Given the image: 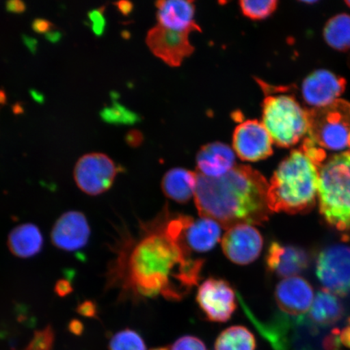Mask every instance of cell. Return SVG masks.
I'll return each instance as SVG.
<instances>
[{
    "mask_svg": "<svg viewBox=\"0 0 350 350\" xmlns=\"http://www.w3.org/2000/svg\"><path fill=\"white\" fill-rule=\"evenodd\" d=\"M191 217L167 206L137 228L116 229L105 273V291H117L122 303L137 304L157 297L179 301L199 284L204 260L187 247L185 230Z\"/></svg>",
    "mask_w": 350,
    "mask_h": 350,
    "instance_id": "6da1fadb",
    "label": "cell"
},
{
    "mask_svg": "<svg viewBox=\"0 0 350 350\" xmlns=\"http://www.w3.org/2000/svg\"><path fill=\"white\" fill-rule=\"evenodd\" d=\"M269 183L249 165H235L220 178L197 173L195 200L201 217L228 230L240 224L264 225L269 220Z\"/></svg>",
    "mask_w": 350,
    "mask_h": 350,
    "instance_id": "7a4b0ae2",
    "label": "cell"
},
{
    "mask_svg": "<svg viewBox=\"0 0 350 350\" xmlns=\"http://www.w3.org/2000/svg\"><path fill=\"white\" fill-rule=\"evenodd\" d=\"M319 166L301 150H293L271 178L268 205L272 213H306L318 199Z\"/></svg>",
    "mask_w": 350,
    "mask_h": 350,
    "instance_id": "3957f363",
    "label": "cell"
},
{
    "mask_svg": "<svg viewBox=\"0 0 350 350\" xmlns=\"http://www.w3.org/2000/svg\"><path fill=\"white\" fill-rule=\"evenodd\" d=\"M319 211L332 227L350 231V152L323 161L319 167Z\"/></svg>",
    "mask_w": 350,
    "mask_h": 350,
    "instance_id": "277c9868",
    "label": "cell"
},
{
    "mask_svg": "<svg viewBox=\"0 0 350 350\" xmlns=\"http://www.w3.org/2000/svg\"><path fill=\"white\" fill-rule=\"evenodd\" d=\"M260 82L266 93L262 124L278 146H295L308 134L309 111L294 97L284 94L287 88L271 87Z\"/></svg>",
    "mask_w": 350,
    "mask_h": 350,
    "instance_id": "5b68a950",
    "label": "cell"
},
{
    "mask_svg": "<svg viewBox=\"0 0 350 350\" xmlns=\"http://www.w3.org/2000/svg\"><path fill=\"white\" fill-rule=\"evenodd\" d=\"M238 297L244 312L274 350H306L318 334L319 327L304 316L278 313L269 321L262 322L254 316L239 294Z\"/></svg>",
    "mask_w": 350,
    "mask_h": 350,
    "instance_id": "8992f818",
    "label": "cell"
},
{
    "mask_svg": "<svg viewBox=\"0 0 350 350\" xmlns=\"http://www.w3.org/2000/svg\"><path fill=\"white\" fill-rule=\"evenodd\" d=\"M308 138L321 150L342 151L349 147L350 103L343 99L309 111Z\"/></svg>",
    "mask_w": 350,
    "mask_h": 350,
    "instance_id": "52a82bcc",
    "label": "cell"
},
{
    "mask_svg": "<svg viewBox=\"0 0 350 350\" xmlns=\"http://www.w3.org/2000/svg\"><path fill=\"white\" fill-rule=\"evenodd\" d=\"M317 275L323 290L350 300V247L336 244L319 253Z\"/></svg>",
    "mask_w": 350,
    "mask_h": 350,
    "instance_id": "ba28073f",
    "label": "cell"
},
{
    "mask_svg": "<svg viewBox=\"0 0 350 350\" xmlns=\"http://www.w3.org/2000/svg\"><path fill=\"white\" fill-rule=\"evenodd\" d=\"M119 172L115 161L107 155L93 152L78 160L73 174L79 189L97 196L111 189Z\"/></svg>",
    "mask_w": 350,
    "mask_h": 350,
    "instance_id": "9c48e42d",
    "label": "cell"
},
{
    "mask_svg": "<svg viewBox=\"0 0 350 350\" xmlns=\"http://www.w3.org/2000/svg\"><path fill=\"white\" fill-rule=\"evenodd\" d=\"M196 301L208 321L215 323L229 321L238 306L234 288L220 278H210L201 284Z\"/></svg>",
    "mask_w": 350,
    "mask_h": 350,
    "instance_id": "30bf717a",
    "label": "cell"
},
{
    "mask_svg": "<svg viewBox=\"0 0 350 350\" xmlns=\"http://www.w3.org/2000/svg\"><path fill=\"white\" fill-rule=\"evenodd\" d=\"M191 33L157 25L148 33L146 42L157 58L172 67H178L193 53Z\"/></svg>",
    "mask_w": 350,
    "mask_h": 350,
    "instance_id": "8fae6325",
    "label": "cell"
},
{
    "mask_svg": "<svg viewBox=\"0 0 350 350\" xmlns=\"http://www.w3.org/2000/svg\"><path fill=\"white\" fill-rule=\"evenodd\" d=\"M273 141L264 124L257 120L241 122L235 129L233 147L236 154L245 161H259L273 154Z\"/></svg>",
    "mask_w": 350,
    "mask_h": 350,
    "instance_id": "7c38bea8",
    "label": "cell"
},
{
    "mask_svg": "<svg viewBox=\"0 0 350 350\" xmlns=\"http://www.w3.org/2000/svg\"><path fill=\"white\" fill-rule=\"evenodd\" d=\"M264 246L260 231L251 225L230 227L223 236L221 247L225 256L238 265H247L258 259Z\"/></svg>",
    "mask_w": 350,
    "mask_h": 350,
    "instance_id": "4fadbf2b",
    "label": "cell"
},
{
    "mask_svg": "<svg viewBox=\"0 0 350 350\" xmlns=\"http://www.w3.org/2000/svg\"><path fill=\"white\" fill-rule=\"evenodd\" d=\"M91 235L88 219L80 211H68L61 215L52 228V244L61 251L74 252L84 248Z\"/></svg>",
    "mask_w": 350,
    "mask_h": 350,
    "instance_id": "5bb4252c",
    "label": "cell"
},
{
    "mask_svg": "<svg viewBox=\"0 0 350 350\" xmlns=\"http://www.w3.org/2000/svg\"><path fill=\"white\" fill-rule=\"evenodd\" d=\"M347 81L334 72L321 69L310 74L301 85V94L306 103L314 108L328 106L339 99Z\"/></svg>",
    "mask_w": 350,
    "mask_h": 350,
    "instance_id": "9a60e30c",
    "label": "cell"
},
{
    "mask_svg": "<svg viewBox=\"0 0 350 350\" xmlns=\"http://www.w3.org/2000/svg\"><path fill=\"white\" fill-rule=\"evenodd\" d=\"M265 262L269 273L286 279L297 277L308 269L309 256L303 248L275 241L267 251Z\"/></svg>",
    "mask_w": 350,
    "mask_h": 350,
    "instance_id": "2e32d148",
    "label": "cell"
},
{
    "mask_svg": "<svg viewBox=\"0 0 350 350\" xmlns=\"http://www.w3.org/2000/svg\"><path fill=\"white\" fill-rule=\"evenodd\" d=\"M274 295L282 312L293 317L308 313L314 299L312 286L299 277L288 278L280 282Z\"/></svg>",
    "mask_w": 350,
    "mask_h": 350,
    "instance_id": "e0dca14e",
    "label": "cell"
},
{
    "mask_svg": "<svg viewBox=\"0 0 350 350\" xmlns=\"http://www.w3.org/2000/svg\"><path fill=\"white\" fill-rule=\"evenodd\" d=\"M157 25L180 31L200 32L195 20V6L185 0H163L156 3Z\"/></svg>",
    "mask_w": 350,
    "mask_h": 350,
    "instance_id": "ac0fdd59",
    "label": "cell"
},
{
    "mask_svg": "<svg viewBox=\"0 0 350 350\" xmlns=\"http://www.w3.org/2000/svg\"><path fill=\"white\" fill-rule=\"evenodd\" d=\"M196 164L199 174L220 178L235 167V152L223 143L208 144L197 153Z\"/></svg>",
    "mask_w": 350,
    "mask_h": 350,
    "instance_id": "d6986e66",
    "label": "cell"
},
{
    "mask_svg": "<svg viewBox=\"0 0 350 350\" xmlns=\"http://www.w3.org/2000/svg\"><path fill=\"white\" fill-rule=\"evenodd\" d=\"M220 225L212 219L191 217L185 230L187 247L193 253H205L211 251L220 241Z\"/></svg>",
    "mask_w": 350,
    "mask_h": 350,
    "instance_id": "ffe728a7",
    "label": "cell"
},
{
    "mask_svg": "<svg viewBox=\"0 0 350 350\" xmlns=\"http://www.w3.org/2000/svg\"><path fill=\"white\" fill-rule=\"evenodd\" d=\"M7 245L13 256L21 259H29L42 252L44 239L36 225L24 223L12 230L8 236Z\"/></svg>",
    "mask_w": 350,
    "mask_h": 350,
    "instance_id": "44dd1931",
    "label": "cell"
},
{
    "mask_svg": "<svg viewBox=\"0 0 350 350\" xmlns=\"http://www.w3.org/2000/svg\"><path fill=\"white\" fill-rule=\"evenodd\" d=\"M342 299L325 290L319 291L309 310L310 321L321 327L336 325L343 318L345 312Z\"/></svg>",
    "mask_w": 350,
    "mask_h": 350,
    "instance_id": "7402d4cb",
    "label": "cell"
},
{
    "mask_svg": "<svg viewBox=\"0 0 350 350\" xmlns=\"http://www.w3.org/2000/svg\"><path fill=\"white\" fill-rule=\"evenodd\" d=\"M197 173L186 169L174 168L164 175L161 188L169 199L179 204H186L195 196Z\"/></svg>",
    "mask_w": 350,
    "mask_h": 350,
    "instance_id": "603a6c76",
    "label": "cell"
},
{
    "mask_svg": "<svg viewBox=\"0 0 350 350\" xmlns=\"http://www.w3.org/2000/svg\"><path fill=\"white\" fill-rule=\"evenodd\" d=\"M215 350H256L255 336L246 327L236 325L226 328L217 336Z\"/></svg>",
    "mask_w": 350,
    "mask_h": 350,
    "instance_id": "cb8c5ba5",
    "label": "cell"
},
{
    "mask_svg": "<svg viewBox=\"0 0 350 350\" xmlns=\"http://www.w3.org/2000/svg\"><path fill=\"white\" fill-rule=\"evenodd\" d=\"M323 37L327 45L334 50L350 49V16L341 13L328 21L323 29Z\"/></svg>",
    "mask_w": 350,
    "mask_h": 350,
    "instance_id": "d4e9b609",
    "label": "cell"
},
{
    "mask_svg": "<svg viewBox=\"0 0 350 350\" xmlns=\"http://www.w3.org/2000/svg\"><path fill=\"white\" fill-rule=\"evenodd\" d=\"M109 350H147L142 336L133 329L118 332L109 340Z\"/></svg>",
    "mask_w": 350,
    "mask_h": 350,
    "instance_id": "484cf974",
    "label": "cell"
},
{
    "mask_svg": "<svg viewBox=\"0 0 350 350\" xmlns=\"http://www.w3.org/2000/svg\"><path fill=\"white\" fill-rule=\"evenodd\" d=\"M239 3L243 15L252 20L267 18L277 10L278 4L275 0H259V1L243 0Z\"/></svg>",
    "mask_w": 350,
    "mask_h": 350,
    "instance_id": "4316f807",
    "label": "cell"
},
{
    "mask_svg": "<svg viewBox=\"0 0 350 350\" xmlns=\"http://www.w3.org/2000/svg\"><path fill=\"white\" fill-rule=\"evenodd\" d=\"M55 332L50 325L37 331L25 350H53Z\"/></svg>",
    "mask_w": 350,
    "mask_h": 350,
    "instance_id": "83f0119b",
    "label": "cell"
},
{
    "mask_svg": "<svg viewBox=\"0 0 350 350\" xmlns=\"http://www.w3.org/2000/svg\"><path fill=\"white\" fill-rule=\"evenodd\" d=\"M103 119L109 122H129L135 120V116L128 109H125L119 105H115L111 108L105 109L103 112Z\"/></svg>",
    "mask_w": 350,
    "mask_h": 350,
    "instance_id": "f1b7e54d",
    "label": "cell"
},
{
    "mask_svg": "<svg viewBox=\"0 0 350 350\" xmlns=\"http://www.w3.org/2000/svg\"><path fill=\"white\" fill-rule=\"evenodd\" d=\"M170 350H208L204 341L195 336L187 335L178 338Z\"/></svg>",
    "mask_w": 350,
    "mask_h": 350,
    "instance_id": "f546056e",
    "label": "cell"
},
{
    "mask_svg": "<svg viewBox=\"0 0 350 350\" xmlns=\"http://www.w3.org/2000/svg\"><path fill=\"white\" fill-rule=\"evenodd\" d=\"M77 312L84 317L97 318L98 312V304L94 300H85L78 304Z\"/></svg>",
    "mask_w": 350,
    "mask_h": 350,
    "instance_id": "4dcf8cb0",
    "label": "cell"
},
{
    "mask_svg": "<svg viewBox=\"0 0 350 350\" xmlns=\"http://www.w3.org/2000/svg\"><path fill=\"white\" fill-rule=\"evenodd\" d=\"M73 292V287L71 281L66 278L58 280L55 286V293L57 296L65 297L71 295Z\"/></svg>",
    "mask_w": 350,
    "mask_h": 350,
    "instance_id": "1f68e13d",
    "label": "cell"
},
{
    "mask_svg": "<svg viewBox=\"0 0 350 350\" xmlns=\"http://www.w3.org/2000/svg\"><path fill=\"white\" fill-rule=\"evenodd\" d=\"M90 18L93 22V29L98 35L102 34L105 27V19L103 12L95 11L91 13Z\"/></svg>",
    "mask_w": 350,
    "mask_h": 350,
    "instance_id": "d6a6232c",
    "label": "cell"
},
{
    "mask_svg": "<svg viewBox=\"0 0 350 350\" xmlns=\"http://www.w3.org/2000/svg\"><path fill=\"white\" fill-rule=\"evenodd\" d=\"M33 26L35 31L40 33H45L49 31L51 27V24L47 21L37 20L34 21Z\"/></svg>",
    "mask_w": 350,
    "mask_h": 350,
    "instance_id": "836d02e7",
    "label": "cell"
},
{
    "mask_svg": "<svg viewBox=\"0 0 350 350\" xmlns=\"http://www.w3.org/2000/svg\"><path fill=\"white\" fill-rule=\"evenodd\" d=\"M7 10L11 12L21 13L25 10V5L21 1H10L7 3Z\"/></svg>",
    "mask_w": 350,
    "mask_h": 350,
    "instance_id": "e575fe53",
    "label": "cell"
},
{
    "mask_svg": "<svg viewBox=\"0 0 350 350\" xmlns=\"http://www.w3.org/2000/svg\"><path fill=\"white\" fill-rule=\"evenodd\" d=\"M340 343L344 347L350 349V325L345 327L342 331L340 332Z\"/></svg>",
    "mask_w": 350,
    "mask_h": 350,
    "instance_id": "d590c367",
    "label": "cell"
},
{
    "mask_svg": "<svg viewBox=\"0 0 350 350\" xmlns=\"http://www.w3.org/2000/svg\"><path fill=\"white\" fill-rule=\"evenodd\" d=\"M69 328L70 331L73 332V334L79 335L81 334L83 331V325L80 321L74 319V321L70 323Z\"/></svg>",
    "mask_w": 350,
    "mask_h": 350,
    "instance_id": "8d00e7d4",
    "label": "cell"
},
{
    "mask_svg": "<svg viewBox=\"0 0 350 350\" xmlns=\"http://www.w3.org/2000/svg\"><path fill=\"white\" fill-rule=\"evenodd\" d=\"M118 8H119L122 14H128L131 12V8H133V6H131V3L129 2H120L118 3Z\"/></svg>",
    "mask_w": 350,
    "mask_h": 350,
    "instance_id": "74e56055",
    "label": "cell"
},
{
    "mask_svg": "<svg viewBox=\"0 0 350 350\" xmlns=\"http://www.w3.org/2000/svg\"><path fill=\"white\" fill-rule=\"evenodd\" d=\"M6 96L4 94L3 91H0V104L5 103Z\"/></svg>",
    "mask_w": 350,
    "mask_h": 350,
    "instance_id": "f35d334b",
    "label": "cell"
},
{
    "mask_svg": "<svg viewBox=\"0 0 350 350\" xmlns=\"http://www.w3.org/2000/svg\"><path fill=\"white\" fill-rule=\"evenodd\" d=\"M152 350H170V349H168L167 348H157V349H153Z\"/></svg>",
    "mask_w": 350,
    "mask_h": 350,
    "instance_id": "ab89813d",
    "label": "cell"
},
{
    "mask_svg": "<svg viewBox=\"0 0 350 350\" xmlns=\"http://www.w3.org/2000/svg\"><path fill=\"white\" fill-rule=\"evenodd\" d=\"M345 3H347V5L350 8V0H349V1H345Z\"/></svg>",
    "mask_w": 350,
    "mask_h": 350,
    "instance_id": "60d3db41",
    "label": "cell"
},
{
    "mask_svg": "<svg viewBox=\"0 0 350 350\" xmlns=\"http://www.w3.org/2000/svg\"><path fill=\"white\" fill-rule=\"evenodd\" d=\"M349 147L350 148V137H349Z\"/></svg>",
    "mask_w": 350,
    "mask_h": 350,
    "instance_id": "b9f144b4",
    "label": "cell"
}]
</instances>
